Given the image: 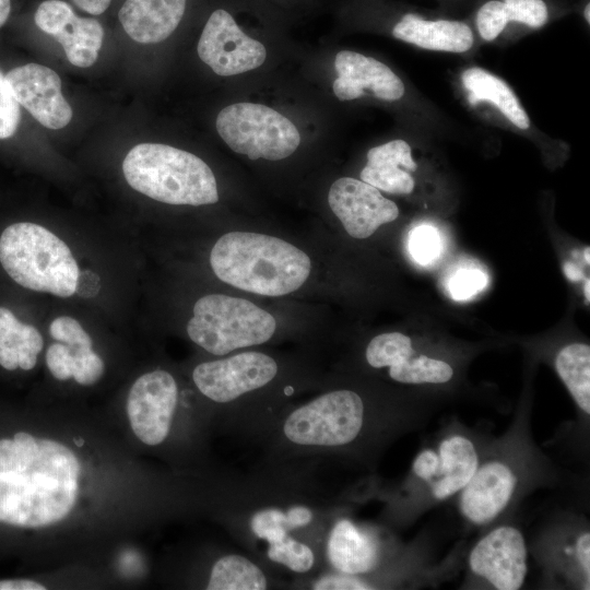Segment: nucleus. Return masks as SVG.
Segmentation results:
<instances>
[{
  "label": "nucleus",
  "mask_w": 590,
  "mask_h": 590,
  "mask_svg": "<svg viewBox=\"0 0 590 590\" xmlns=\"http://www.w3.org/2000/svg\"><path fill=\"white\" fill-rule=\"evenodd\" d=\"M20 116V104L0 72V139H8L15 133Z\"/></svg>",
  "instance_id": "obj_34"
},
{
  "label": "nucleus",
  "mask_w": 590,
  "mask_h": 590,
  "mask_svg": "<svg viewBox=\"0 0 590 590\" xmlns=\"http://www.w3.org/2000/svg\"><path fill=\"white\" fill-rule=\"evenodd\" d=\"M0 262L19 285L36 292L70 297L80 270L67 244L42 225L22 222L0 236Z\"/></svg>",
  "instance_id": "obj_5"
},
{
  "label": "nucleus",
  "mask_w": 590,
  "mask_h": 590,
  "mask_svg": "<svg viewBox=\"0 0 590 590\" xmlns=\"http://www.w3.org/2000/svg\"><path fill=\"white\" fill-rule=\"evenodd\" d=\"M19 104L40 125L61 129L72 119V108L61 93L59 75L48 67L27 63L5 74Z\"/></svg>",
  "instance_id": "obj_15"
},
{
  "label": "nucleus",
  "mask_w": 590,
  "mask_h": 590,
  "mask_svg": "<svg viewBox=\"0 0 590 590\" xmlns=\"http://www.w3.org/2000/svg\"><path fill=\"white\" fill-rule=\"evenodd\" d=\"M461 80L471 105L491 102L516 127L520 129L530 127L528 114L512 90L502 79L482 68L472 67L463 71Z\"/></svg>",
  "instance_id": "obj_22"
},
{
  "label": "nucleus",
  "mask_w": 590,
  "mask_h": 590,
  "mask_svg": "<svg viewBox=\"0 0 590 590\" xmlns=\"http://www.w3.org/2000/svg\"><path fill=\"white\" fill-rule=\"evenodd\" d=\"M369 420L357 392L338 389L280 417L274 436L285 449L323 453L353 446L365 434Z\"/></svg>",
  "instance_id": "obj_4"
},
{
  "label": "nucleus",
  "mask_w": 590,
  "mask_h": 590,
  "mask_svg": "<svg viewBox=\"0 0 590 590\" xmlns=\"http://www.w3.org/2000/svg\"><path fill=\"white\" fill-rule=\"evenodd\" d=\"M46 588L33 580L27 579H12L1 580L0 590H45Z\"/></svg>",
  "instance_id": "obj_40"
},
{
  "label": "nucleus",
  "mask_w": 590,
  "mask_h": 590,
  "mask_svg": "<svg viewBox=\"0 0 590 590\" xmlns=\"http://www.w3.org/2000/svg\"><path fill=\"white\" fill-rule=\"evenodd\" d=\"M479 464L474 442L453 434L444 438L437 449H423L413 461L412 472L427 484L435 499L446 500L465 486Z\"/></svg>",
  "instance_id": "obj_11"
},
{
  "label": "nucleus",
  "mask_w": 590,
  "mask_h": 590,
  "mask_svg": "<svg viewBox=\"0 0 590 590\" xmlns=\"http://www.w3.org/2000/svg\"><path fill=\"white\" fill-rule=\"evenodd\" d=\"M487 285V275L476 268L458 270L449 280L448 290L456 300H467Z\"/></svg>",
  "instance_id": "obj_33"
},
{
  "label": "nucleus",
  "mask_w": 590,
  "mask_h": 590,
  "mask_svg": "<svg viewBox=\"0 0 590 590\" xmlns=\"http://www.w3.org/2000/svg\"><path fill=\"white\" fill-rule=\"evenodd\" d=\"M314 590H368L376 587L361 576L330 573L320 576L310 585Z\"/></svg>",
  "instance_id": "obj_37"
},
{
  "label": "nucleus",
  "mask_w": 590,
  "mask_h": 590,
  "mask_svg": "<svg viewBox=\"0 0 590 590\" xmlns=\"http://www.w3.org/2000/svg\"><path fill=\"white\" fill-rule=\"evenodd\" d=\"M583 16L587 21V23H590V3L588 2L585 10H583Z\"/></svg>",
  "instance_id": "obj_42"
},
{
  "label": "nucleus",
  "mask_w": 590,
  "mask_h": 590,
  "mask_svg": "<svg viewBox=\"0 0 590 590\" xmlns=\"http://www.w3.org/2000/svg\"><path fill=\"white\" fill-rule=\"evenodd\" d=\"M266 556L270 562L297 574L311 570L317 559L312 547L299 539H292L268 547Z\"/></svg>",
  "instance_id": "obj_29"
},
{
  "label": "nucleus",
  "mask_w": 590,
  "mask_h": 590,
  "mask_svg": "<svg viewBox=\"0 0 590 590\" xmlns=\"http://www.w3.org/2000/svg\"><path fill=\"white\" fill-rule=\"evenodd\" d=\"M208 590H264L269 580L262 568L240 554H227L212 566Z\"/></svg>",
  "instance_id": "obj_24"
},
{
  "label": "nucleus",
  "mask_w": 590,
  "mask_h": 590,
  "mask_svg": "<svg viewBox=\"0 0 590 590\" xmlns=\"http://www.w3.org/2000/svg\"><path fill=\"white\" fill-rule=\"evenodd\" d=\"M216 130L234 152L250 160L280 161L293 154L300 143L295 125L261 104L236 103L223 108L216 118Z\"/></svg>",
  "instance_id": "obj_7"
},
{
  "label": "nucleus",
  "mask_w": 590,
  "mask_h": 590,
  "mask_svg": "<svg viewBox=\"0 0 590 590\" xmlns=\"http://www.w3.org/2000/svg\"><path fill=\"white\" fill-rule=\"evenodd\" d=\"M575 557L581 568L585 585L589 589L590 579V534L589 532H582L575 542Z\"/></svg>",
  "instance_id": "obj_38"
},
{
  "label": "nucleus",
  "mask_w": 590,
  "mask_h": 590,
  "mask_svg": "<svg viewBox=\"0 0 590 590\" xmlns=\"http://www.w3.org/2000/svg\"><path fill=\"white\" fill-rule=\"evenodd\" d=\"M391 379L401 384H446L453 376L452 367L445 361L416 355L388 370Z\"/></svg>",
  "instance_id": "obj_27"
},
{
  "label": "nucleus",
  "mask_w": 590,
  "mask_h": 590,
  "mask_svg": "<svg viewBox=\"0 0 590 590\" xmlns=\"http://www.w3.org/2000/svg\"><path fill=\"white\" fill-rule=\"evenodd\" d=\"M131 188L174 205H204L219 201L213 172L197 155L160 143L133 146L122 162Z\"/></svg>",
  "instance_id": "obj_3"
},
{
  "label": "nucleus",
  "mask_w": 590,
  "mask_h": 590,
  "mask_svg": "<svg viewBox=\"0 0 590 590\" xmlns=\"http://www.w3.org/2000/svg\"><path fill=\"white\" fill-rule=\"evenodd\" d=\"M80 463L66 446L17 433L0 439V522L26 528L63 519L75 504Z\"/></svg>",
  "instance_id": "obj_1"
},
{
  "label": "nucleus",
  "mask_w": 590,
  "mask_h": 590,
  "mask_svg": "<svg viewBox=\"0 0 590 590\" xmlns=\"http://www.w3.org/2000/svg\"><path fill=\"white\" fill-rule=\"evenodd\" d=\"M11 13V0H0V27L4 25Z\"/></svg>",
  "instance_id": "obj_41"
},
{
  "label": "nucleus",
  "mask_w": 590,
  "mask_h": 590,
  "mask_svg": "<svg viewBox=\"0 0 590 590\" xmlns=\"http://www.w3.org/2000/svg\"><path fill=\"white\" fill-rule=\"evenodd\" d=\"M330 209L346 233L357 239L371 236L399 216L397 204L371 185L351 177L337 179L328 193Z\"/></svg>",
  "instance_id": "obj_13"
},
{
  "label": "nucleus",
  "mask_w": 590,
  "mask_h": 590,
  "mask_svg": "<svg viewBox=\"0 0 590 590\" xmlns=\"http://www.w3.org/2000/svg\"><path fill=\"white\" fill-rule=\"evenodd\" d=\"M34 21L40 31L62 46L73 66L87 68L97 60L104 37L99 21L79 16L62 0L43 1L36 9Z\"/></svg>",
  "instance_id": "obj_14"
},
{
  "label": "nucleus",
  "mask_w": 590,
  "mask_h": 590,
  "mask_svg": "<svg viewBox=\"0 0 590 590\" xmlns=\"http://www.w3.org/2000/svg\"><path fill=\"white\" fill-rule=\"evenodd\" d=\"M43 345L35 327L21 322L11 310L0 307V365L3 368H34Z\"/></svg>",
  "instance_id": "obj_23"
},
{
  "label": "nucleus",
  "mask_w": 590,
  "mask_h": 590,
  "mask_svg": "<svg viewBox=\"0 0 590 590\" xmlns=\"http://www.w3.org/2000/svg\"><path fill=\"white\" fill-rule=\"evenodd\" d=\"M46 364L52 376L58 380L73 377L74 355L63 343L51 344L46 352Z\"/></svg>",
  "instance_id": "obj_36"
},
{
  "label": "nucleus",
  "mask_w": 590,
  "mask_h": 590,
  "mask_svg": "<svg viewBox=\"0 0 590 590\" xmlns=\"http://www.w3.org/2000/svg\"><path fill=\"white\" fill-rule=\"evenodd\" d=\"M113 0H72V2L82 11L99 15L104 13Z\"/></svg>",
  "instance_id": "obj_39"
},
{
  "label": "nucleus",
  "mask_w": 590,
  "mask_h": 590,
  "mask_svg": "<svg viewBox=\"0 0 590 590\" xmlns=\"http://www.w3.org/2000/svg\"><path fill=\"white\" fill-rule=\"evenodd\" d=\"M409 248L416 262L425 266L435 261L441 250L437 229L427 224L416 226L410 234Z\"/></svg>",
  "instance_id": "obj_31"
},
{
  "label": "nucleus",
  "mask_w": 590,
  "mask_h": 590,
  "mask_svg": "<svg viewBox=\"0 0 590 590\" xmlns=\"http://www.w3.org/2000/svg\"><path fill=\"white\" fill-rule=\"evenodd\" d=\"M197 49L200 59L223 76L253 70L267 58L264 46L246 35L232 14L223 9L209 16Z\"/></svg>",
  "instance_id": "obj_9"
},
{
  "label": "nucleus",
  "mask_w": 590,
  "mask_h": 590,
  "mask_svg": "<svg viewBox=\"0 0 590 590\" xmlns=\"http://www.w3.org/2000/svg\"><path fill=\"white\" fill-rule=\"evenodd\" d=\"M315 517L312 508L303 504L290 505L285 509L269 506L255 510L247 523L251 536L264 542L267 550L292 539L302 540L295 533L312 526Z\"/></svg>",
  "instance_id": "obj_21"
},
{
  "label": "nucleus",
  "mask_w": 590,
  "mask_h": 590,
  "mask_svg": "<svg viewBox=\"0 0 590 590\" xmlns=\"http://www.w3.org/2000/svg\"><path fill=\"white\" fill-rule=\"evenodd\" d=\"M214 274L236 288L263 296L297 291L309 278L311 260L293 244L261 233L229 232L210 253Z\"/></svg>",
  "instance_id": "obj_2"
},
{
  "label": "nucleus",
  "mask_w": 590,
  "mask_h": 590,
  "mask_svg": "<svg viewBox=\"0 0 590 590\" xmlns=\"http://www.w3.org/2000/svg\"><path fill=\"white\" fill-rule=\"evenodd\" d=\"M517 483L518 475L509 462L491 459L480 463L458 493L461 515L476 526L492 522L508 506Z\"/></svg>",
  "instance_id": "obj_16"
},
{
  "label": "nucleus",
  "mask_w": 590,
  "mask_h": 590,
  "mask_svg": "<svg viewBox=\"0 0 590 590\" xmlns=\"http://www.w3.org/2000/svg\"><path fill=\"white\" fill-rule=\"evenodd\" d=\"M187 0H126L118 12L127 35L141 44L165 40L179 25Z\"/></svg>",
  "instance_id": "obj_19"
},
{
  "label": "nucleus",
  "mask_w": 590,
  "mask_h": 590,
  "mask_svg": "<svg viewBox=\"0 0 590 590\" xmlns=\"http://www.w3.org/2000/svg\"><path fill=\"white\" fill-rule=\"evenodd\" d=\"M403 166L399 154L371 148L367 152V164L361 172V179L378 190L408 194L413 191L415 182Z\"/></svg>",
  "instance_id": "obj_26"
},
{
  "label": "nucleus",
  "mask_w": 590,
  "mask_h": 590,
  "mask_svg": "<svg viewBox=\"0 0 590 590\" xmlns=\"http://www.w3.org/2000/svg\"><path fill=\"white\" fill-rule=\"evenodd\" d=\"M50 335L71 349H92V340L78 320L69 316L54 319L49 326Z\"/></svg>",
  "instance_id": "obj_32"
},
{
  "label": "nucleus",
  "mask_w": 590,
  "mask_h": 590,
  "mask_svg": "<svg viewBox=\"0 0 590 590\" xmlns=\"http://www.w3.org/2000/svg\"><path fill=\"white\" fill-rule=\"evenodd\" d=\"M397 39L415 45L423 49L449 52L468 51L474 35L471 27L457 20H426L421 15L408 12L392 27Z\"/></svg>",
  "instance_id": "obj_20"
},
{
  "label": "nucleus",
  "mask_w": 590,
  "mask_h": 590,
  "mask_svg": "<svg viewBox=\"0 0 590 590\" xmlns=\"http://www.w3.org/2000/svg\"><path fill=\"white\" fill-rule=\"evenodd\" d=\"M74 442L76 444V446H83L84 444L83 439L81 438L74 439Z\"/></svg>",
  "instance_id": "obj_44"
},
{
  "label": "nucleus",
  "mask_w": 590,
  "mask_h": 590,
  "mask_svg": "<svg viewBox=\"0 0 590 590\" xmlns=\"http://www.w3.org/2000/svg\"><path fill=\"white\" fill-rule=\"evenodd\" d=\"M278 362L258 351H246L197 365L192 379L198 390L215 403H234L268 386L278 376Z\"/></svg>",
  "instance_id": "obj_8"
},
{
  "label": "nucleus",
  "mask_w": 590,
  "mask_h": 590,
  "mask_svg": "<svg viewBox=\"0 0 590 590\" xmlns=\"http://www.w3.org/2000/svg\"><path fill=\"white\" fill-rule=\"evenodd\" d=\"M187 324L192 342L216 356L263 344L276 330L275 318L253 303L224 294L199 298Z\"/></svg>",
  "instance_id": "obj_6"
},
{
  "label": "nucleus",
  "mask_w": 590,
  "mask_h": 590,
  "mask_svg": "<svg viewBox=\"0 0 590 590\" xmlns=\"http://www.w3.org/2000/svg\"><path fill=\"white\" fill-rule=\"evenodd\" d=\"M326 555L334 571L363 576L377 566L380 551L373 533L350 519L341 518L330 528Z\"/></svg>",
  "instance_id": "obj_18"
},
{
  "label": "nucleus",
  "mask_w": 590,
  "mask_h": 590,
  "mask_svg": "<svg viewBox=\"0 0 590 590\" xmlns=\"http://www.w3.org/2000/svg\"><path fill=\"white\" fill-rule=\"evenodd\" d=\"M587 263H589V248H587Z\"/></svg>",
  "instance_id": "obj_45"
},
{
  "label": "nucleus",
  "mask_w": 590,
  "mask_h": 590,
  "mask_svg": "<svg viewBox=\"0 0 590 590\" xmlns=\"http://www.w3.org/2000/svg\"><path fill=\"white\" fill-rule=\"evenodd\" d=\"M589 288H590V280L588 279V280L586 281V285H585V293H586V295H587V300H588V302L590 300Z\"/></svg>",
  "instance_id": "obj_43"
},
{
  "label": "nucleus",
  "mask_w": 590,
  "mask_h": 590,
  "mask_svg": "<svg viewBox=\"0 0 590 590\" xmlns=\"http://www.w3.org/2000/svg\"><path fill=\"white\" fill-rule=\"evenodd\" d=\"M528 551L520 530L500 526L491 530L472 547L471 571L498 590H518L524 582Z\"/></svg>",
  "instance_id": "obj_12"
},
{
  "label": "nucleus",
  "mask_w": 590,
  "mask_h": 590,
  "mask_svg": "<svg viewBox=\"0 0 590 590\" xmlns=\"http://www.w3.org/2000/svg\"><path fill=\"white\" fill-rule=\"evenodd\" d=\"M334 68L338 78L332 88L341 101H351L369 91L382 101H397L404 95L401 79L385 63L362 54L342 50L337 54Z\"/></svg>",
  "instance_id": "obj_17"
},
{
  "label": "nucleus",
  "mask_w": 590,
  "mask_h": 590,
  "mask_svg": "<svg viewBox=\"0 0 590 590\" xmlns=\"http://www.w3.org/2000/svg\"><path fill=\"white\" fill-rule=\"evenodd\" d=\"M72 353L75 359L73 371L75 381L84 386L96 382L104 371L102 358L92 349H81Z\"/></svg>",
  "instance_id": "obj_35"
},
{
  "label": "nucleus",
  "mask_w": 590,
  "mask_h": 590,
  "mask_svg": "<svg viewBox=\"0 0 590 590\" xmlns=\"http://www.w3.org/2000/svg\"><path fill=\"white\" fill-rule=\"evenodd\" d=\"M415 353L410 337L401 332H385L373 338L367 344L365 357L377 369H391Z\"/></svg>",
  "instance_id": "obj_28"
},
{
  "label": "nucleus",
  "mask_w": 590,
  "mask_h": 590,
  "mask_svg": "<svg viewBox=\"0 0 590 590\" xmlns=\"http://www.w3.org/2000/svg\"><path fill=\"white\" fill-rule=\"evenodd\" d=\"M177 400L178 387L168 371L157 369L135 380L128 396L127 413L142 442L156 446L166 439Z\"/></svg>",
  "instance_id": "obj_10"
},
{
  "label": "nucleus",
  "mask_w": 590,
  "mask_h": 590,
  "mask_svg": "<svg viewBox=\"0 0 590 590\" xmlns=\"http://www.w3.org/2000/svg\"><path fill=\"white\" fill-rule=\"evenodd\" d=\"M555 368L578 408L590 414V347L571 343L563 347L555 358Z\"/></svg>",
  "instance_id": "obj_25"
},
{
  "label": "nucleus",
  "mask_w": 590,
  "mask_h": 590,
  "mask_svg": "<svg viewBox=\"0 0 590 590\" xmlns=\"http://www.w3.org/2000/svg\"><path fill=\"white\" fill-rule=\"evenodd\" d=\"M506 24L514 22L531 28L542 27L550 16L544 0H499Z\"/></svg>",
  "instance_id": "obj_30"
}]
</instances>
